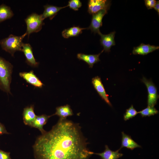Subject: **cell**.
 <instances>
[{
	"label": "cell",
	"mask_w": 159,
	"mask_h": 159,
	"mask_svg": "<svg viewBox=\"0 0 159 159\" xmlns=\"http://www.w3.org/2000/svg\"><path fill=\"white\" fill-rule=\"evenodd\" d=\"M158 110L154 107L148 106L147 107L138 112L142 117L150 116L158 114Z\"/></svg>",
	"instance_id": "obj_22"
},
{
	"label": "cell",
	"mask_w": 159,
	"mask_h": 159,
	"mask_svg": "<svg viewBox=\"0 0 159 159\" xmlns=\"http://www.w3.org/2000/svg\"><path fill=\"white\" fill-rule=\"evenodd\" d=\"M14 13L10 7L4 4L0 5V23L11 18Z\"/></svg>",
	"instance_id": "obj_21"
},
{
	"label": "cell",
	"mask_w": 159,
	"mask_h": 159,
	"mask_svg": "<svg viewBox=\"0 0 159 159\" xmlns=\"http://www.w3.org/2000/svg\"><path fill=\"white\" fill-rule=\"evenodd\" d=\"M4 125L0 122V135L4 134H9Z\"/></svg>",
	"instance_id": "obj_27"
},
{
	"label": "cell",
	"mask_w": 159,
	"mask_h": 159,
	"mask_svg": "<svg viewBox=\"0 0 159 159\" xmlns=\"http://www.w3.org/2000/svg\"><path fill=\"white\" fill-rule=\"evenodd\" d=\"M19 76L27 83L38 88H42L44 85L34 73L33 71L20 72Z\"/></svg>",
	"instance_id": "obj_11"
},
{
	"label": "cell",
	"mask_w": 159,
	"mask_h": 159,
	"mask_svg": "<svg viewBox=\"0 0 159 159\" xmlns=\"http://www.w3.org/2000/svg\"><path fill=\"white\" fill-rule=\"evenodd\" d=\"M44 20L41 14L36 13H33L27 16L25 21L27 26L26 33L28 37L31 34L37 32L41 30L44 24Z\"/></svg>",
	"instance_id": "obj_4"
},
{
	"label": "cell",
	"mask_w": 159,
	"mask_h": 159,
	"mask_svg": "<svg viewBox=\"0 0 159 159\" xmlns=\"http://www.w3.org/2000/svg\"><path fill=\"white\" fill-rule=\"evenodd\" d=\"M154 9L155 10L159 15V1H157L156 2V4L154 7Z\"/></svg>",
	"instance_id": "obj_28"
},
{
	"label": "cell",
	"mask_w": 159,
	"mask_h": 159,
	"mask_svg": "<svg viewBox=\"0 0 159 159\" xmlns=\"http://www.w3.org/2000/svg\"><path fill=\"white\" fill-rule=\"evenodd\" d=\"M115 33V32H113L107 34H103L100 32L98 33L100 36V43L103 47L104 51L110 52L111 47L115 45L114 37Z\"/></svg>",
	"instance_id": "obj_8"
},
{
	"label": "cell",
	"mask_w": 159,
	"mask_h": 159,
	"mask_svg": "<svg viewBox=\"0 0 159 159\" xmlns=\"http://www.w3.org/2000/svg\"><path fill=\"white\" fill-rule=\"evenodd\" d=\"M13 68L10 63L0 57V89L10 94Z\"/></svg>",
	"instance_id": "obj_2"
},
{
	"label": "cell",
	"mask_w": 159,
	"mask_h": 159,
	"mask_svg": "<svg viewBox=\"0 0 159 159\" xmlns=\"http://www.w3.org/2000/svg\"><path fill=\"white\" fill-rule=\"evenodd\" d=\"M87 29V28H81L79 26H74L65 29L62 32V37L65 38L78 36L82 33V31Z\"/></svg>",
	"instance_id": "obj_20"
},
{
	"label": "cell",
	"mask_w": 159,
	"mask_h": 159,
	"mask_svg": "<svg viewBox=\"0 0 159 159\" xmlns=\"http://www.w3.org/2000/svg\"><path fill=\"white\" fill-rule=\"evenodd\" d=\"M87 144L78 125L59 118L37 137L32 147L35 159H89L93 152Z\"/></svg>",
	"instance_id": "obj_1"
},
{
	"label": "cell",
	"mask_w": 159,
	"mask_h": 159,
	"mask_svg": "<svg viewBox=\"0 0 159 159\" xmlns=\"http://www.w3.org/2000/svg\"><path fill=\"white\" fill-rule=\"evenodd\" d=\"M104 51L103 50L100 53L96 54H87L83 53H78L77 54V58L80 60H83L89 65L90 68H92L94 64L99 62L100 60L99 56Z\"/></svg>",
	"instance_id": "obj_15"
},
{
	"label": "cell",
	"mask_w": 159,
	"mask_h": 159,
	"mask_svg": "<svg viewBox=\"0 0 159 159\" xmlns=\"http://www.w3.org/2000/svg\"><path fill=\"white\" fill-rule=\"evenodd\" d=\"M111 5V1L107 0H90L88 3V12L95 14L101 10L107 11Z\"/></svg>",
	"instance_id": "obj_6"
},
{
	"label": "cell",
	"mask_w": 159,
	"mask_h": 159,
	"mask_svg": "<svg viewBox=\"0 0 159 159\" xmlns=\"http://www.w3.org/2000/svg\"><path fill=\"white\" fill-rule=\"evenodd\" d=\"M138 112L132 105L130 108L126 110L124 115V119L126 121L135 117L138 114Z\"/></svg>",
	"instance_id": "obj_23"
},
{
	"label": "cell",
	"mask_w": 159,
	"mask_h": 159,
	"mask_svg": "<svg viewBox=\"0 0 159 159\" xmlns=\"http://www.w3.org/2000/svg\"><path fill=\"white\" fill-rule=\"evenodd\" d=\"M107 13V11L101 10L92 14L91 24L87 29H90L95 34L100 32V28L102 26V19Z\"/></svg>",
	"instance_id": "obj_7"
},
{
	"label": "cell",
	"mask_w": 159,
	"mask_h": 159,
	"mask_svg": "<svg viewBox=\"0 0 159 159\" xmlns=\"http://www.w3.org/2000/svg\"><path fill=\"white\" fill-rule=\"evenodd\" d=\"M92 82L101 98L109 106L112 107V104L109 101L108 95L106 93L100 78L98 76L93 77L92 79Z\"/></svg>",
	"instance_id": "obj_9"
},
{
	"label": "cell",
	"mask_w": 159,
	"mask_h": 159,
	"mask_svg": "<svg viewBox=\"0 0 159 159\" xmlns=\"http://www.w3.org/2000/svg\"><path fill=\"white\" fill-rule=\"evenodd\" d=\"M34 105H31L24 108L23 112V122L26 125L30 126L37 115L34 110Z\"/></svg>",
	"instance_id": "obj_16"
},
{
	"label": "cell",
	"mask_w": 159,
	"mask_h": 159,
	"mask_svg": "<svg viewBox=\"0 0 159 159\" xmlns=\"http://www.w3.org/2000/svg\"><path fill=\"white\" fill-rule=\"evenodd\" d=\"M52 116V115H47L45 114L37 115L30 126L37 128L41 132L42 134H43L46 131L44 129L43 126L46 124L49 118Z\"/></svg>",
	"instance_id": "obj_13"
},
{
	"label": "cell",
	"mask_w": 159,
	"mask_h": 159,
	"mask_svg": "<svg viewBox=\"0 0 159 159\" xmlns=\"http://www.w3.org/2000/svg\"><path fill=\"white\" fill-rule=\"evenodd\" d=\"M21 51L23 52L26 58L27 64L33 67H37L39 63L37 62L34 56L32 47L29 43H23Z\"/></svg>",
	"instance_id": "obj_10"
},
{
	"label": "cell",
	"mask_w": 159,
	"mask_h": 159,
	"mask_svg": "<svg viewBox=\"0 0 159 159\" xmlns=\"http://www.w3.org/2000/svg\"><path fill=\"white\" fill-rule=\"evenodd\" d=\"M120 150V148L116 151H113L110 149L107 145H106L105 150L103 152L99 153H93V154L100 156L102 159H118L123 155L119 153Z\"/></svg>",
	"instance_id": "obj_17"
},
{
	"label": "cell",
	"mask_w": 159,
	"mask_h": 159,
	"mask_svg": "<svg viewBox=\"0 0 159 159\" xmlns=\"http://www.w3.org/2000/svg\"><path fill=\"white\" fill-rule=\"evenodd\" d=\"M73 115V112L70 106L68 105H66L57 107L55 112L52 116L56 115L59 116V118L65 119L67 117Z\"/></svg>",
	"instance_id": "obj_19"
},
{
	"label": "cell",
	"mask_w": 159,
	"mask_h": 159,
	"mask_svg": "<svg viewBox=\"0 0 159 159\" xmlns=\"http://www.w3.org/2000/svg\"><path fill=\"white\" fill-rule=\"evenodd\" d=\"M122 134L121 145L120 149L125 147L132 150L136 148L141 147V146L134 140L130 136L126 134L123 132H122Z\"/></svg>",
	"instance_id": "obj_18"
},
{
	"label": "cell",
	"mask_w": 159,
	"mask_h": 159,
	"mask_svg": "<svg viewBox=\"0 0 159 159\" xmlns=\"http://www.w3.org/2000/svg\"><path fill=\"white\" fill-rule=\"evenodd\" d=\"M159 49L158 46L141 43L139 46L134 47L132 53L134 54L144 55Z\"/></svg>",
	"instance_id": "obj_12"
},
{
	"label": "cell",
	"mask_w": 159,
	"mask_h": 159,
	"mask_svg": "<svg viewBox=\"0 0 159 159\" xmlns=\"http://www.w3.org/2000/svg\"><path fill=\"white\" fill-rule=\"evenodd\" d=\"M67 6V5L64 7H58L49 4L44 5V11L41 14L42 17L44 20L47 18L52 20L60 10Z\"/></svg>",
	"instance_id": "obj_14"
},
{
	"label": "cell",
	"mask_w": 159,
	"mask_h": 159,
	"mask_svg": "<svg viewBox=\"0 0 159 159\" xmlns=\"http://www.w3.org/2000/svg\"><path fill=\"white\" fill-rule=\"evenodd\" d=\"M141 81L146 85L148 92V105L154 107L156 104L158 98L157 88L152 82L143 77Z\"/></svg>",
	"instance_id": "obj_5"
},
{
	"label": "cell",
	"mask_w": 159,
	"mask_h": 159,
	"mask_svg": "<svg viewBox=\"0 0 159 159\" xmlns=\"http://www.w3.org/2000/svg\"><path fill=\"white\" fill-rule=\"evenodd\" d=\"M10 154L9 152H6L0 149V159H12Z\"/></svg>",
	"instance_id": "obj_26"
},
{
	"label": "cell",
	"mask_w": 159,
	"mask_h": 159,
	"mask_svg": "<svg viewBox=\"0 0 159 159\" xmlns=\"http://www.w3.org/2000/svg\"><path fill=\"white\" fill-rule=\"evenodd\" d=\"M144 1L145 5L148 9L154 8L156 2L155 0H145Z\"/></svg>",
	"instance_id": "obj_25"
},
{
	"label": "cell",
	"mask_w": 159,
	"mask_h": 159,
	"mask_svg": "<svg viewBox=\"0 0 159 159\" xmlns=\"http://www.w3.org/2000/svg\"><path fill=\"white\" fill-rule=\"evenodd\" d=\"M26 35V33L19 36L11 34L8 37L1 40L0 44L3 50L13 56L16 51H21L23 43L22 40Z\"/></svg>",
	"instance_id": "obj_3"
},
{
	"label": "cell",
	"mask_w": 159,
	"mask_h": 159,
	"mask_svg": "<svg viewBox=\"0 0 159 159\" xmlns=\"http://www.w3.org/2000/svg\"><path fill=\"white\" fill-rule=\"evenodd\" d=\"M68 6L75 11H78L82 6V3L79 0H70L68 2Z\"/></svg>",
	"instance_id": "obj_24"
}]
</instances>
